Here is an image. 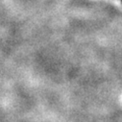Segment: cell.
Wrapping results in <instances>:
<instances>
[{"instance_id": "obj_1", "label": "cell", "mask_w": 122, "mask_h": 122, "mask_svg": "<svg viewBox=\"0 0 122 122\" xmlns=\"http://www.w3.org/2000/svg\"><path fill=\"white\" fill-rule=\"evenodd\" d=\"M121 3H122V0H121Z\"/></svg>"}]
</instances>
